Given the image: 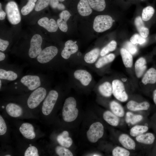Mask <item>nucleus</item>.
Returning <instances> with one entry per match:
<instances>
[{"label": "nucleus", "mask_w": 156, "mask_h": 156, "mask_svg": "<svg viewBox=\"0 0 156 156\" xmlns=\"http://www.w3.org/2000/svg\"><path fill=\"white\" fill-rule=\"evenodd\" d=\"M76 105V101L74 97H69L66 99L62 112L63 119L64 121L70 122L76 119L78 114Z\"/></svg>", "instance_id": "f257e3e1"}, {"label": "nucleus", "mask_w": 156, "mask_h": 156, "mask_svg": "<svg viewBox=\"0 0 156 156\" xmlns=\"http://www.w3.org/2000/svg\"><path fill=\"white\" fill-rule=\"evenodd\" d=\"M113 20L108 15H99L95 18L93 28L96 32H102L110 28L112 25Z\"/></svg>", "instance_id": "f03ea898"}, {"label": "nucleus", "mask_w": 156, "mask_h": 156, "mask_svg": "<svg viewBox=\"0 0 156 156\" xmlns=\"http://www.w3.org/2000/svg\"><path fill=\"white\" fill-rule=\"evenodd\" d=\"M5 11L8 19L12 25L19 24L21 20V16L16 3L14 1L8 2L5 6Z\"/></svg>", "instance_id": "7ed1b4c3"}, {"label": "nucleus", "mask_w": 156, "mask_h": 156, "mask_svg": "<svg viewBox=\"0 0 156 156\" xmlns=\"http://www.w3.org/2000/svg\"><path fill=\"white\" fill-rule=\"evenodd\" d=\"M46 94V90L44 88L39 87L34 90L28 99V107L31 109L36 107L44 99Z\"/></svg>", "instance_id": "20e7f679"}, {"label": "nucleus", "mask_w": 156, "mask_h": 156, "mask_svg": "<svg viewBox=\"0 0 156 156\" xmlns=\"http://www.w3.org/2000/svg\"><path fill=\"white\" fill-rule=\"evenodd\" d=\"M43 41L41 36L38 34H34L30 41L28 55L31 58L36 57L42 51L41 46Z\"/></svg>", "instance_id": "39448f33"}, {"label": "nucleus", "mask_w": 156, "mask_h": 156, "mask_svg": "<svg viewBox=\"0 0 156 156\" xmlns=\"http://www.w3.org/2000/svg\"><path fill=\"white\" fill-rule=\"evenodd\" d=\"M58 96L57 92L51 90L49 92L44 100L42 107V112L45 115H48L52 112Z\"/></svg>", "instance_id": "423d86ee"}, {"label": "nucleus", "mask_w": 156, "mask_h": 156, "mask_svg": "<svg viewBox=\"0 0 156 156\" xmlns=\"http://www.w3.org/2000/svg\"><path fill=\"white\" fill-rule=\"evenodd\" d=\"M104 133V127L100 122H97L92 124L87 132L89 141L95 143L102 137Z\"/></svg>", "instance_id": "0eeeda50"}, {"label": "nucleus", "mask_w": 156, "mask_h": 156, "mask_svg": "<svg viewBox=\"0 0 156 156\" xmlns=\"http://www.w3.org/2000/svg\"><path fill=\"white\" fill-rule=\"evenodd\" d=\"M112 94L114 97L118 101L125 102L128 98L123 83L118 79L114 80L112 83Z\"/></svg>", "instance_id": "6e6552de"}, {"label": "nucleus", "mask_w": 156, "mask_h": 156, "mask_svg": "<svg viewBox=\"0 0 156 156\" xmlns=\"http://www.w3.org/2000/svg\"><path fill=\"white\" fill-rule=\"evenodd\" d=\"M58 52L57 47L53 46L47 47L43 50L36 57L38 62L41 64H45L52 60Z\"/></svg>", "instance_id": "1a4fd4ad"}, {"label": "nucleus", "mask_w": 156, "mask_h": 156, "mask_svg": "<svg viewBox=\"0 0 156 156\" xmlns=\"http://www.w3.org/2000/svg\"><path fill=\"white\" fill-rule=\"evenodd\" d=\"M20 82L30 90H36L41 85L40 78L37 75H27L22 77Z\"/></svg>", "instance_id": "9d476101"}, {"label": "nucleus", "mask_w": 156, "mask_h": 156, "mask_svg": "<svg viewBox=\"0 0 156 156\" xmlns=\"http://www.w3.org/2000/svg\"><path fill=\"white\" fill-rule=\"evenodd\" d=\"M73 76L82 85L84 86H88L92 79L91 74L84 69H79L75 70L74 72Z\"/></svg>", "instance_id": "9b49d317"}, {"label": "nucleus", "mask_w": 156, "mask_h": 156, "mask_svg": "<svg viewBox=\"0 0 156 156\" xmlns=\"http://www.w3.org/2000/svg\"><path fill=\"white\" fill-rule=\"evenodd\" d=\"M38 24L49 32H54L57 31L58 26L57 22L53 18L49 19L47 17H43L38 21Z\"/></svg>", "instance_id": "f8f14e48"}, {"label": "nucleus", "mask_w": 156, "mask_h": 156, "mask_svg": "<svg viewBox=\"0 0 156 156\" xmlns=\"http://www.w3.org/2000/svg\"><path fill=\"white\" fill-rule=\"evenodd\" d=\"M78 49V46L75 42L71 40H68L65 43L61 53V56L64 59H68L71 55L76 53Z\"/></svg>", "instance_id": "ddd939ff"}, {"label": "nucleus", "mask_w": 156, "mask_h": 156, "mask_svg": "<svg viewBox=\"0 0 156 156\" xmlns=\"http://www.w3.org/2000/svg\"><path fill=\"white\" fill-rule=\"evenodd\" d=\"M71 16L70 12L67 10L62 11L59 15L60 18L57 21V23L59 29L63 32H66L68 27L67 21Z\"/></svg>", "instance_id": "4468645a"}, {"label": "nucleus", "mask_w": 156, "mask_h": 156, "mask_svg": "<svg viewBox=\"0 0 156 156\" xmlns=\"http://www.w3.org/2000/svg\"><path fill=\"white\" fill-rule=\"evenodd\" d=\"M19 130L23 135L26 138L32 139L36 136L33 126L29 123H24L19 128Z\"/></svg>", "instance_id": "2eb2a0df"}, {"label": "nucleus", "mask_w": 156, "mask_h": 156, "mask_svg": "<svg viewBox=\"0 0 156 156\" xmlns=\"http://www.w3.org/2000/svg\"><path fill=\"white\" fill-rule=\"evenodd\" d=\"M150 106L149 103L146 101L138 103L133 100L129 101L127 104V109L133 111L146 110L148 109Z\"/></svg>", "instance_id": "dca6fc26"}, {"label": "nucleus", "mask_w": 156, "mask_h": 156, "mask_svg": "<svg viewBox=\"0 0 156 156\" xmlns=\"http://www.w3.org/2000/svg\"><path fill=\"white\" fill-rule=\"evenodd\" d=\"M142 82L145 85L155 84L156 83V69L153 67L149 68L143 76Z\"/></svg>", "instance_id": "f3484780"}, {"label": "nucleus", "mask_w": 156, "mask_h": 156, "mask_svg": "<svg viewBox=\"0 0 156 156\" xmlns=\"http://www.w3.org/2000/svg\"><path fill=\"white\" fill-rule=\"evenodd\" d=\"M88 0H80L77 5V9L79 14L85 16L89 15L92 12Z\"/></svg>", "instance_id": "a211bd4d"}, {"label": "nucleus", "mask_w": 156, "mask_h": 156, "mask_svg": "<svg viewBox=\"0 0 156 156\" xmlns=\"http://www.w3.org/2000/svg\"><path fill=\"white\" fill-rule=\"evenodd\" d=\"M119 142L125 148L129 150H135V143L130 136L126 134H122L118 138Z\"/></svg>", "instance_id": "6ab92c4d"}, {"label": "nucleus", "mask_w": 156, "mask_h": 156, "mask_svg": "<svg viewBox=\"0 0 156 156\" xmlns=\"http://www.w3.org/2000/svg\"><path fill=\"white\" fill-rule=\"evenodd\" d=\"M147 68L146 61L144 57H141L138 59L135 64V70L137 77L142 76Z\"/></svg>", "instance_id": "aec40b11"}, {"label": "nucleus", "mask_w": 156, "mask_h": 156, "mask_svg": "<svg viewBox=\"0 0 156 156\" xmlns=\"http://www.w3.org/2000/svg\"><path fill=\"white\" fill-rule=\"evenodd\" d=\"M6 110L10 116L13 117L21 116L23 112L22 108L20 106L13 103L8 104L6 107Z\"/></svg>", "instance_id": "412c9836"}, {"label": "nucleus", "mask_w": 156, "mask_h": 156, "mask_svg": "<svg viewBox=\"0 0 156 156\" xmlns=\"http://www.w3.org/2000/svg\"><path fill=\"white\" fill-rule=\"evenodd\" d=\"M57 140L62 146L69 148L73 143L72 139L69 137V133L67 131H64L57 137Z\"/></svg>", "instance_id": "4be33fe9"}, {"label": "nucleus", "mask_w": 156, "mask_h": 156, "mask_svg": "<svg viewBox=\"0 0 156 156\" xmlns=\"http://www.w3.org/2000/svg\"><path fill=\"white\" fill-rule=\"evenodd\" d=\"M120 51L125 67L127 68L131 67L133 64V58L131 54L124 48H121Z\"/></svg>", "instance_id": "5701e85b"}, {"label": "nucleus", "mask_w": 156, "mask_h": 156, "mask_svg": "<svg viewBox=\"0 0 156 156\" xmlns=\"http://www.w3.org/2000/svg\"><path fill=\"white\" fill-rule=\"evenodd\" d=\"M100 53L99 48H95L86 54L84 57V60L87 63L92 64L96 62Z\"/></svg>", "instance_id": "b1692460"}, {"label": "nucleus", "mask_w": 156, "mask_h": 156, "mask_svg": "<svg viewBox=\"0 0 156 156\" xmlns=\"http://www.w3.org/2000/svg\"><path fill=\"white\" fill-rule=\"evenodd\" d=\"M98 90L103 96L105 97H109L112 94V84L109 82L105 81L99 86Z\"/></svg>", "instance_id": "393cba45"}, {"label": "nucleus", "mask_w": 156, "mask_h": 156, "mask_svg": "<svg viewBox=\"0 0 156 156\" xmlns=\"http://www.w3.org/2000/svg\"><path fill=\"white\" fill-rule=\"evenodd\" d=\"M115 57L113 53L106 55L100 58L96 62L95 66L97 68H100L112 62Z\"/></svg>", "instance_id": "a878e982"}, {"label": "nucleus", "mask_w": 156, "mask_h": 156, "mask_svg": "<svg viewBox=\"0 0 156 156\" xmlns=\"http://www.w3.org/2000/svg\"><path fill=\"white\" fill-rule=\"evenodd\" d=\"M104 120L108 124L113 126H116L118 125L119 119L113 113L109 111H105L103 114Z\"/></svg>", "instance_id": "bb28decb"}, {"label": "nucleus", "mask_w": 156, "mask_h": 156, "mask_svg": "<svg viewBox=\"0 0 156 156\" xmlns=\"http://www.w3.org/2000/svg\"><path fill=\"white\" fill-rule=\"evenodd\" d=\"M155 139L154 135L151 133L142 134L136 138V140L138 142L146 144H152Z\"/></svg>", "instance_id": "cd10ccee"}, {"label": "nucleus", "mask_w": 156, "mask_h": 156, "mask_svg": "<svg viewBox=\"0 0 156 156\" xmlns=\"http://www.w3.org/2000/svg\"><path fill=\"white\" fill-rule=\"evenodd\" d=\"M110 108L115 115L118 117H123L125 114L123 108L119 103L114 101L110 102L109 104Z\"/></svg>", "instance_id": "c85d7f7f"}, {"label": "nucleus", "mask_w": 156, "mask_h": 156, "mask_svg": "<svg viewBox=\"0 0 156 156\" xmlns=\"http://www.w3.org/2000/svg\"><path fill=\"white\" fill-rule=\"evenodd\" d=\"M17 77V74L12 71L6 70L2 68L0 69V79L13 81L16 79Z\"/></svg>", "instance_id": "c756f323"}, {"label": "nucleus", "mask_w": 156, "mask_h": 156, "mask_svg": "<svg viewBox=\"0 0 156 156\" xmlns=\"http://www.w3.org/2000/svg\"><path fill=\"white\" fill-rule=\"evenodd\" d=\"M143 116L140 115L135 114L131 112H127L126 114L125 121L127 123L135 125L140 121Z\"/></svg>", "instance_id": "7c9ffc66"}, {"label": "nucleus", "mask_w": 156, "mask_h": 156, "mask_svg": "<svg viewBox=\"0 0 156 156\" xmlns=\"http://www.w3.org/2000/svg\"><path fill=\"white\" fill-rule=\"evenodd\" d=\"M91 8L99 12L103 11L106 7L105 0H88Z\"/></svg>", "instance_id": "2f4dec72"}, {"label": "nucleus", "mask_w": 156, "mask_h": 156, "mask_svg": "<svg viewBox=\"0 0 156 156\" xmlns=\"http://www.w3.org/2000/svg\"><path fill=\"white\" fill-rule=\"evenodd\" d=\"M148 130L146 126L137 125L132 127L130 130V134L133 137H136L143 134Z\"/></svg>", "instance_id": "473e14b6"}, {"label": "nucleus", "mask_w": 156, "mask_h": 156, "mask_svg": "<svg viewBox=\"0 0 156 156\" xmlns=\"http://www.w3.org/2000/svg\"><path fill=\"white\" fill-rule=\"evenodd\" d=\"M37 0H28L26 4L22 8L21 13L23 16H26L30 13L35 8Z\"/></svg>", "instance_id": "72a5a7b5"}, {"label": "nucleus", "mask_w": 156, "mask_h": 156, "mask_svg": "<svg viewBox=\"0 0 156 156\" xmlns=\"http://www.w3.org/2000/svg\"><path fill=\"white\" fill-rule=\"evenodd\" d=\"M155 12L154 8L151 6H148L143 10L142 18L143 21H147L153 16Z\"/></svg>", "instance_id": "f704fd0d"}, {"label": "nucleus", "mask_w": 156, "mask_h": 156, "mask_svg": "<svg viewBox=\"0 0 156 156\" xmlns=\"http://www.w3.org/2000/svg\"><path fill=\"white\" fill-rule=\"evenodd\" d=\"M117 43L116 41L112 40L104 47L101 51L100 54L101 56L106 55L110 52L114 50L116 47Z\"/></svg>", "instance_id": "c9c22d12"}, {"label": "nucleus", "mask_w": 156, "mask_h": 156, "mask_svg": "<svg viewBox=\"0 0 156 156\" xmlns=\"http://www.w3.org/2000/svg\"><path fill=\"white\" fill-rule=\"evenodd\" d=\"M112 154L114 156H129L130 152L127 149L118 146L113 149Z\"/></svg>", "instance_id": "e433bc0d"}, {"label": "nucleus", "mask_w": 156, "mask_h": 156, "mask_svg": "<svg viewBox=\"0 0 156 156\" xmlns=\"http://www.w3.org/2000/svg\"><path fill=\"white\" fill-rule=\"evenodd\" d=\"M50 0H38L36 4L35 10L37 12L42 11L50 4Z\"/></svg>", "instance_id": "4c0bfd02"}, {"label": "nucleus", "mask_w": 156, "mask_h": 156, "mask_svg": "<svg viewBox=\"0 0 156 156\" xmlns=\"http://www.w3.org/2000/svg\"><path fill=\"white\" fill-rule=\"evenodd\" d=\"M57 154L60 156H73V154L68 149L64 147L57 146L55 148Z\"/></svg>", "instance_id": "58836bf2"}, {"label": "nucleus", "mask_w": 156, "mask_h": 156, "mask_svg": "<svg viewBox=\"0 0 156 156\" xmlns=\"http://www.w3.org/2000/svg\"><path fill=\"white\" fill-rule=\"evenodd\" d=\"M130 42L134 44H142L144 43L146 40L140 35L135 34L133 35L130 39Z\"/></svg>", "instance_id": "ea45409f"}, {"label": "nucleus", "mask_w": 156, "mask_h": 156, "mask_svg": "<svg viewBox=\"0 0 156 156\" xmlns=\"http://www.w3.org/2000/svg\"><path fill=\"white\" fill-rule=\"evenodd\" d=\"M124 48L132 55L135 54L138 51V49L135 44L132 43L131 42H126L124 44Z\"/></svg>", "instance_id": "a19ab883"}, {"label": "nucleus", "mask_w": 156, "mask_h": 156, "mask_svg": "<svg viewBox=\"0 0 156 156\" xmlns=\"http://www.w3.org/2000/svg\"><path fill=\"white\" fill-rule=\"evenodd\" d=\"M38 150L34 146H31L28 147L25 151V156H38Z\"/></svg>", "instance_id": "79ce46f5"}, {"label": "nucleus", "mask_w": 156, "mask_h": 156, "mask_svg": "<svg viewBox=\"0 0 156 156\" xmlns=\"http://www.w3.org/2000/svg\"><path fill=\"white\" fill-rule=\"evenodd\" d=\"M134 23L138 31L142 28L145 27L142 18L140 16L137 17L135 18Z\"/></svg>", "instance_id": "37998d69"}, {"label": "nucleus", "mask_w": 156, "mask_h": 156, "mask_svg": "<svg viewBox=\"0 0 156 156\" xmlns=\"http://www.w3.org/2000/svg\"><path fill=\"white\" fill-rule=\"evenodd\" d=\"M7 131V127L5 122L1 115L0 116V135L5 134Z\"/></svg>", "instance_id": "c03bdc74"}, {"label": "nucleus", "mask_w": 156, "mask_h": 156, "mask_svg": "<svg viewBox=\"0 0 156 156\" xmlns=\"http://www.w3.org/2000/svg\"><path fill=\"white\" fill-rule=\"evenodd\" d=\"M9 44V42L6 40L0 39V50L1 51H5Z\"/></svg>", "instance_id": "a18cd8bd"}, {"label": "nucleus", "mask_w": 156, "mask_h": 156, "mask_svg": "<svg viewBox=\"0 0 156 156\" xmlns=\"http://www.w3.org/2000/svg\"><path fill=\"white\" fill-rule=\"evenodd\" d=\"M138 32L141 36L145 38L148 36L149 33L148 29L145 27L142 28Z\"/></svg>", "instance_id": "49530a36"}, {"label": "nucleus", "mask_w": 156, "mask_h": 156, "mask_svg": "<svg viewBox=\"0 0 156 156\" xmlns=\"http://www.w3.org/2000/svg\"><path fill=\"white\" fill-rule=\"evenodd\" d=\"M65 0H50V4L51 8L53 9H57L59 2H62Z\"/></svg>", "instance_id": "de8ad7c7"}, {"label": "nucleus", "mask_w": 156, "mask_h": 156, "mask_svg": "<svg viewBox=\"0 0 156 156\" xmlns=\"http://www.w3.org/2000/svg\"><path fill=\"white\" fill-rule=\"evenodd\" d=\"M6 13L4 11L2 8V5L1 3H0V20L2 21L5 18Z\"/></svg>", "instance_id": "09e8293b"}, {"label": "nucleus", "mask_w": 156, "mask_h": 156, "mask_svg": "<svg viewBox=\"0 0 156 156\" xmlns=\"http://www.w3.org/2000/svg\"><path fill=\"white\" fill-rule=\"evenodd\" d=\"M57 9L59 10H63L65 9V7L62 3H60L58 5Z\"/></svg>", "instance_id": "8fccbe9b"}, {"label": "nucleus", "mask_w": 156, "mask_h": 156, "mask_svg": "<svg viewBox=\"0 0 156 156\" xmlns=\"http://www.w3.org/2000/svg\"><path fill=\"white\" fill-rule=\"evenodd\" d=\"M5 57V54L2 52H0V61H1L4 60Z\"/></svg>", "instance_id": "3c124183"}, {"label": "nucleus", "mask_w": 156, "mask_h": 156, "mask_svg": "<svg viewBox=\"0 0 156 156\" xmlns=\"http://www.w3.org/2000/svg\"><path fill=\"white\" fill-rule=\"evenodd\" d=\"M153 99L154 103L156 105V89L153 92Z\"/></svg>", "instance_id": "603ef678"}, {"label": "nucleus", "mask_w": 156, "mask_h": 156, "mask_svg": "<svg viewBox=\"0 0 156 156\" xmlns=\"http://www.w3.org/2000/svg\"><path fill=\"white\" fill-rule=\"evenodd\" d=\"M1 79L0 80V88L1 89Z\"/></svg>", "instance_id": "864d4df0"}, {"label": "nucleus", "mask_w": 156, "mask_h": 156, "mask_svg": "<svg viewBox=\"0 0 156 156\" xmlns=\"http://www.w3.org/2000/svg\"><path fill=\"white\" fill-rule=\"evenodd\" d=\"M93 156H100V155H99L97 154H94L93 155Z\"/></svg>", "instance_id": "5fc2aeb1"}, {"label": "nucleus", "mask_w": 156, "mask_h": 156, "mask_svg": "<svg viewBox=\"0 0 156 156\" xmlns=\"http://www.w3.org/2000/svg\"><path fill=\"white\" fill-rule=\"evenodd\" d=\"M5 156H11V155H5Z\"/></svg>", "instance_id": "6e6d98bb"}, {"label": "nucleus", "mask_w": 156, "mask_h": 156, "mask_svg": "<svg viewBox=\"0 0 156 156\" xmlns=\"http://www.w3.org/2000/svg\"></svg>", "instance_id": "4d7b16f0"}]
</instances>
